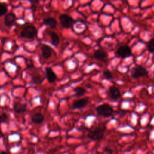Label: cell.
Masks as SVG:
<instances>
[{
  "instance_id": "cell-12",
  "label": "cell",
  "mask_w": 154,
  "mask_h": 154,
  "mask_svg": "<svg viewBox=\"0 0 154 154\" xmlns=\"http://www.w3.org/2000/svg\"><path fill=\"white\" fill-rule=\"evenodd\" d=\"M15 17H16L14 13H8L4 18V24L7 26H11L14 22L15 20Z\"/></svg>"
},
{
  "instance_id": "cell-22",
  "label": "cell",
  "mask_w": 154,
  "mask_h": 154,
  "mask_svg": "<svg viewBox=\"0 0 154 154\" xmlns=\"http://www.w3.org/2000/svg\"><path fill=\"white\" fill-rule=\"evenodd\" d=\"M8 119V115L5 113H2L1 114V117H0V122H5Z\"/></svg>"
},
{
  "instance_id": "cell-10",
  "label": "cell",
  "mask_w": 154,
  "mask_h": 154,
  "mask_svg": "<svg viewBox=\"0 0 154 154\" xmlns=\"http://www.w3.org/2000/svg\"><path fill=\"white\" fill-rule=\"evenodd\" d=\"M88 102V98H82L80 99L79 100H78L73 102V107L76 109H79L84 108Z\"/></svg>"
},
{
  "instance_id": "cell-24",
  "label": "cell",
  "mask_w": 154,
  "mask_h": 154,
  "mask_svg": "<svg viewBox=\"0 0 154 154\" xmlns=\"http://www.w3.org/2000/svg\"><path fill=\"white\" fill-rule=\"evenodd\" d=\"M0 154H7V153H5V152H1L0 153Z\"/></svg>"
},
{
  "instance_id": "cell-1",
  "label": "cell",
  "mask_w": 154,
  "mask_h": 154,
  "mask_svg": "<svg viewBox=\"0 0 154 154\" xmlns=\"http://www.w3.org/2000/svg\"><path fill=\"white\" fill-rule=\"evenodd\" d=\"M106 127L105 126H98L89 130L88 137L92 140H99L102 138Z\"/></svg>"
},
{
  "instance_id": "cell-17",
  "label": "cell",
  "mask_w": 154,
  "mask_h": 154,
  "mask_svg": "<svg viewBox=\"0 0 154 154\" xmlns=\"http://www.w3.org/2000/svg\"><path fill=\"white\" fill-rule=\"evenodd\" d=\"M74 91L75 93V96L76 97H80L82 96L83 95H84L86 93V90L82 88V87H78L74 88Z\"/></svg>"
},
{
  "instance_id": "cell-18",
  "label": "cell",
  "mask_w": 154,
  "mask_h": 154,
  "mask_svg": "<svg viewBox=\"0 0 154 154\" xmlns=\"http://www.w3.org/2000/svg\"><path fill=\"white\" fill-rule=\"evenodd\" d=\"M147 49L150 52H154V38L151 39L148 42Z\"/></svg>"
},
{
  "instance_id": "cell-6",
  "label": "cell",
  "mask_w": 154,
  "mask_h": 154,
  "mask_svg": "<svg viewBox=\"0 0 154 154\" xmlns=\"http://www.w3.org/2000/svg\"><path fill=\"white\" fill-rule=\"evenodd\" d=\"M59 20L60 24L64 27L66 28H69L72 26L73 23V18L66 14H62L59 16Z\"/></svg>"
},
{
  "instance_id": "cell-15",
  "label": "cell",
  "mask_w": 154,
  "mask_h": 154,
  "mask_svg": "<svg viewBox=\"0 0 154 154\" xmlns=\"http://www.w3.org/2000/svg\"><path fill=\"white\" fill-rule=\"evenodd\" d=\"M49 35L51 38V42L54 46L58 45L60 43V38L59 36L54 31L49 32Z\"/></svg>"
},
{
  "instance_id": "cell-9",
  "label": "cell",
  "mask_w": 154,
  "mask_h": 154,
  "mask_svg": "<svg viewBox=\"0 0 154 154\" xmlns=\"http://www.w3.org/2000/svg\"><path fill=\"white\" fill-rule=\"evenodd\" d=\"M41 51L42 52V55L45 59H48L52 55V51L51 47L49 46L43 44L41 45Z\"/></svg>"
},
{
  "instance_id": "cell-3",
  "label": "cell",
  "mask_w": 154,
  "mask_h": 154,
  "mask_svg": "<svg viewBox=\"0 0 154 154\" xmlns=\"http://www.w3.org/2000/svg\"><path fill=\"white\" fill-rule=\"evenodd\" d=\"M131 75L134 78H138L148 75V71L142 66H135L131 69Z\"/></svg>"
},
{
  "instance_id": "cell-13",
  "label": "cell",
  "mask_w": 154,
  "mask_h": 154,
  "mask_svg": "<svg viewBox=\"0 0 154 154\" xmlns=\"http://www.w3.org/2000/svg\"><path fill=\"white\" fill-rule=\"evenodd\" d=\"M27 108V105L25 103H16L14 105V109L16 113L20 114L26 111Z\"/></svg>"
},
{
  "instance_id": "cell-25",
  "label": "cell",
  "mask_w": 154,
  "mask_h": 154,
  "mask_svg": "<svg viewBox=\"0 0 154 154\" xmlns=\"http://www.w3.org/2000/svg\"><path fill=\"white\" fill-rule=\"evenodd\" d=\"M0 117H1V114H0Z\"/></svg>"
},
{
  "instance_id": "cell-19",
  "label": "cell",
  "mask_w": 154,
  "mask_h": 154,
  "mask_svg": "<svg viewBox=\"0 0 154 154\" xmlns=\"http://www.w3.org/2000/svg\"><path fill=\"white\" fill-rule=\"evenodd\" d=\"M32 81L35 84H40L42 82V81L43 80V78L40 76L39 75H35L32 76Z\"/></svg>"
},
{
  "instance_id": "cell-23",
  "label": "cell",
  "mask_w": 154,
  "mask_h": 154,
  "mask_svg": "<svg viewBox=\"0 0 154 154\" xmlns=\"http://www.w3.org/2000/svg\"><path fill=\"white\" fill-rule=\"evenodd\" d=\"M38 3V1H32V5H31V8L33 10H34L37 5V4Z\"/></svg>"
},
{
  "instance_id": "cell-21",
  "label": "cell",
  "mask_w": 154,
  "mask_h": 154,
  "mask_svg": "<svg viewBox=\"0 0 154 154\" xmlns=\"http://www.w3.org/2000/svg\"><path fill=\"white\" fill-rule=\"evenodd\" d=\"M103 74V76H104L105 78L106 79H111L112 78V73L109 71H108V70L104 71Z\"/></svg>"
},
{
  "instance_id": "cell-20",
  "label": "cell",
  "mask_w": 154,
  "mask_h": 154,
  "mask_svg": "<svg viewBox=\"0 0 154 154\" xmlns=\"http://www.w3.org/2000/svg\"><path fill=\"white\" fill-rule=\"evenodd\" d=\"M7 12V7L4 4H0V16L5 14Z\"/></svg>"
},
{
  "instance_id": "cell-8",
  "label": "cell",
  "mask_w": 154,
  "mask_h": 154,
  "mask_svg": "<svg viewBox=\"0 0 154 154\" xmlns=\"http://www.w3.org/2000/svg\"><path fill=\"white\" fill-rule=\"evenodd\" d=\"M107 53L105 51L101 49H97L95 51L93 54L94 58L102 61H105L107 59Z\"/></svg>"
},
{
  "instance_id": "cell-4",
  "label": "cell",
  "mask_w": 154,
  "mask_h": 154,
  "mask_svg": "<svg viewBox=\"0 0 154 154\" xmlns=\"http://www.w3.org/2000/svg\"><path fill=\"white\" fill-rule=\"evenodd\" d=\"M37 34V29L33 25H28L23 28L20 32V36L23 38H31Z\"/></svg>"
},
{
  "instance_id": "cell-7",
  "label": "cell",
  "mask_w": 154,
  "mask_h": 154,
  "mask_svg": "<svg viewBox=\"0 0 154 154\" xmlns=\"http://www.w3.org/2000/svg\"><path fill=\"white\" fill-rule=\"evenodd\" d=\"M108 94L110 98L113 100H117L121 96L119 89L116 86L109 87L108 89Z\"/></svg>"
},
{
  "instance_id": "cell-16",
  "label": "cell",
  "mask_w": 154,
  "mask_h": 154,
  "mask_svg": "<svg viewBox=\"0 0 154 154\" xmlns=\"http://www.w3.org/2000/svg\"><path fill=\"white\" fill-rule=\"evenodd\" d=\"M43 23L45 25H49L52 28H54L56 26L57 22L56 19H55L53 17H48L43 20Z\"/></svg>"
},
{
  "instance_id": "cell-14",
  "label": "cell",
  "mask_w": 154,
  "mask_h": 154,
  "mask_svg": "<svg viewBox=\"0 0 154 154\" xmlns=\"http://www.w3.org/2000/svg\"><path fill=\"white\" fill-rule=\"evenodd\" d=\"M44 117L41 113H35L31 116V121L36 124H39L43 122Z\"/></svg>"
},
{
  "instance_id": "cell-5",
  "label": "cell",
  "mask_w": 154,
  "mask_h": 154,
  "mask_svg": "<svg viewBox=\"0 0 154 154\" xmlns=\"http://www.w3.org/2000/svg\"><path fill=\"white\" fill-rule=\"evenodd\" d=\"M117 55L122 58H125L132 55V51L131 48L128 45H123L120 46L116 52Z\"/></svg>"
},
{
  "instance_id": "cell-11",
  "label": "cell",
  "mask_w": 154,
  "mask_h": 154,
  "mask_svg": "<svg viewBox=\"0 0 154 154\" xmlns=\"http://www.w3.org/2000/svg\"><path fill=\"white\" fill-rule=\"evenodd\" d=\"M46 78L49 82L51 83L54 82L57 79L56 75L55 74V73L54 72V71L51 68L47 67L46 69Z\"/></svg>"
},
{
  "instance_id": "cell-2",
  "label": "cell",
  "mask_w": 154,
  "mask_h": 154,
  "mask_svg": "<svg viewBox=\"0 0 154 154\" xmlns=\"http://www.w3.org/2000/svg\"><path fill=\"white\" fill-rule=\"evenodd\" d=\"M96 111L99 116L104 117H110L114 112L112 108L108 104L106 103L99 105L97 107H96Z\"/></svg>"
}]
</instances>
